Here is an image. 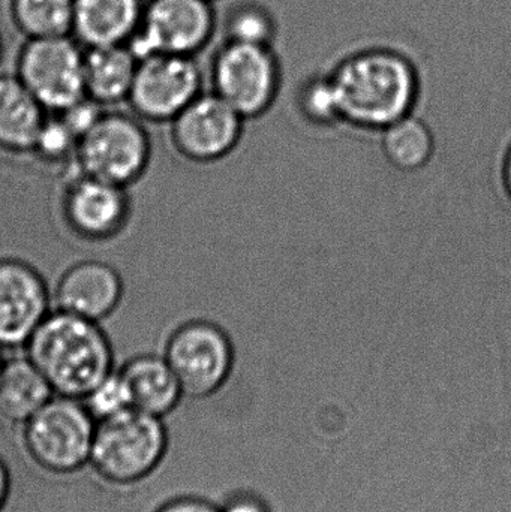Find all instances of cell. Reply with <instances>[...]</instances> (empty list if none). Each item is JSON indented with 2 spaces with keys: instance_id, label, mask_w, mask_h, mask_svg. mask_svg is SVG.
<instances>
[{
  "instance_id": "5",
  "label": "cell",
  "mask_w": 511,
  "mask_h": 512,
  "mask_svg": "<svg viewBox=\"0 0 511 512\" xmlns=\"http://www.w3.org/2000/svg\"><path fill=\"white\" fill-rule=\"evenodd\" d=\"M212 92L224 99L246 122L272 110L281 93L282 65L269 45L227 41L210 66Z\"/></svg>"
},
{
  "instance_id": "1",
  "label": "cell",
  "mask_w": 511,
  "mask_h": 512,
  "mask_svg": "<svg viewBox=\"0 0 511 512\" xmlns=\"http://www.w3.org/2000/svg\"><path fill=\"white\" fill-rule=\"evenodd\" d=\"M329 74L342 123L348 128L378 134L413 114L419 104V69L396 48H357L342 57Z\"/></svg>"
},
{
  "instance_id": "3",
  "label": "cell",
  "mask_w": 511,
  "mask_h": 512,
  "mask_svg": "<svg viewBox=\"0 0 511 512\" xmlns=\"http://www.w3.org/2000/svg\"><path fill=\"white\" fill-rule=\"evenodd\" d=\"M168 447L164 418L131 408L96 423L89 465L111 486H134L161 466Z\"/></svg>"
},
{
  "instance_id": "15",
  "label": "cell",
  "mask_w": 511,
  "mask_h": 512,
  "mask_svg": "<svg viewBox=\"0 0 511 512\" xmlns=\"http://www.w3.org/2000/svg\"><path fill=\"white\" fill-rule=\"evenodd\" d=\"M143 11L144 0H74L71 36L83 48L126 45Z\"/></svg>"
},
{
  "instance_id": "26",
  "label": "cell",
  "mask_w": 511,
  "mask_h": 512,
  "mask_svg": "<svg viewBox=\"0 0 511 512\" xmlns=\"http://www.w3.org/2000/svg\"><path fill=\"white\" fill-rule=\"evenodd\" d=\"M102 114H104L102 105L86 96V98L80 99V101L72 104L71 107L63 110L62 113H57V116L71 129L72 134L80 140L98 122Z\"/></svg>"
},
{
  "instance_id": "8",
  "label": "cell",
  "mask_w": 511,
  "mask_h": 512,
  "mask_svg": "<svg viewBox=\"0 0 511 512\" xmlns=\"http://www.w3.org/2000/svg\"><path fill=\"white\" fill-rule=\"evenodd\" d=\"M215 30L210 0H150L126 45L138 60L155 54L195 57L210 44Z\"/></svg>"
},
{
  "instance_id": "32",
  "label": "cell",
  "mask_w": 511,
  "mask_h": 512,
  "mask_svg": "<svg viewBox=\"0 0 511 512\" xmlns=\"http://www.w3.org/2000/svg\"><path fill=\"white\" fill-rule=\"evenodd\" d=\"M2 56H3V39H2V35H0V60H2Z\"/></svg>"
},
{
  "instance_id": "7",
  "label": "cell",
  "mask_w": 511,
  "mask_h": 512,
  "mask_svg": "<svg viewBox=\"0 0 511 512\" xmlns=\"http://www.w3.org/2000/svg\"><path fill=\"white\" fill-rule=\"evenodd\" d=\"M165 360L179 379L185 397L207 399L218 393L234 370L236 348L221 325L191 319L167 337Z\"/></svg>"
},
{
  "instance_id": "17",
  "label": "cell",
  "mask_w": 511,
  "mask_h": 512,
  "mask_svg": "<svg viewBox=\"0 0 511 512\" xmlns=\"http://www.w3.org/2000/svg\"><path fill=\"white\" fill-rule=\"evenodd\" d=\"M47 111L17 75L0 74V150L32 153Z\"/></svg>"
},
{
  "instance_id": "13",
  "label": "cell",
  "mask_w": 511,
  "mask_h": 512,
  "mask_svg": "<svg viewBox=\"0 0 511 512\" xmlns=\"http://www.w3.org/2000/svg\"><path fill=\"white\" fill-rule=\"evenodd\" d=\"M62 215L69 230L89 242L119 236L131 216L128 188L78 173L66 186Z\"/></svg>"
},
{
  "instance_id": "30",
  "label": "cell",
  "mask_w": 511,
  "mask_h": 512,
  "mask_svg": "<svg viewBox=\"0 0 511 512\" xmlns=\"http://www.w3.org/2000/svg\"><path fill=\"white\" fill-rule=\"evenodd\" d=\"M504 186L511 197V149L507 153L506 162H504Z\"/></svg>"
},
{
  "instance_id": "27",
  "label": "cell",
  "mask_w": 511,
  "mask_h": 512,
  "mask_svg": "<svg viewBox=\"0 0 511 512\" xmlns=\"http://www.w3.org/2000/svg\"><path fill=\"white\" fill-rule=\"evenodd\" d=\"M155 512H222V508L209 499L179 496L164 502Z\"/></svg>"
},
{
  "instance_id": "10",
  "label": "cell",
  "mask_w": 511,
  "mask_h": 512,
  "mask_svg": "<svg viewBox=\"0 0 511 512\" xmlns=\"http://www.w3.org/2000/svg\"><path fill=\"white\" fill-rule=\"evenodd\" d=\"M203 93L195 57L155 54L138 62L128 102L141 120L171 123Z\"/></svg>"
},
{
  "instance_id": "18",
  "label": "cell",
  "mask_w": 511,
  "mask_h": 512,
  "mask_svg": "<svg viewBox=\"0 0 511 512\" xmlns=\"http://www.w3.org/2000/svg\"><path fill=\"white\" fill-rule=\"evenodd\" d=\"M84 50L86 95L102 107L128 101L140 62L128 45Z\"/></svg>"
},
{
  "instance_id": "2",
  "label": "cell",
  "mask_w": 511,
  "mask_h": 512,
  "mask_svg": "<svg viewBox=\"0 0 511 512\" xmlns=\"http://www.w3.org/2000/svg\"><path fill=\"white\" fill-rule=\"evenodd\" d=\"M26 357L56 396L83 400L114 372V351L99 322L54 310L26 343Z\"/></svg>"
},
{
  "instance_id": "23",
  "label": "cell",
  "mask_w": 511,
  "mask_h": 512,
  "mask_svg": "<svg viewBox=\"0 0 511 512\" xmlns=\"http://www.w3.org/2000/svg\"><path fill=\"white\" fill-rule=\"evenodd\" d=\"M225 33H227L225 36L227 41L273 47L276 20L272 12L261 3H239L228 14Z\"/></svg>"
},
{
  "instance_id": "31",
  "label": "cell",
  "mask_w": 511,
  "mask_h": 512,
  "mask_svg": "<svg viewBox=\"0 0 511 512\" xmlns=\"http://www.w3.org/2000/svg\"><path fill=\"white\" fill-rule=\"evenodd\" d=\"M3 349L0 348V373H2L3 366H5V358H3Z\"/></svg>"
},
{
  "instance_id": "6",
  "label": "cell",
  "mask_w": 511,
  "mask_h": 512,
  "mask_svg": "<svg viewBox=\"0 0 511 512\" xmlns=\"http://www.w3.org/2000/svg\"><path fill=\"white\" fill-rule=\"evenodd\" d=\"M150 158L152 141L143 123L129 114L104 111L78 140L75 164L84 176L129 188L144 176Z\"/></svg>"
},
{
  "instance_id": "21",
  "label": "cell",
  "mask_w": 511,
  "mask_h": 512,
  "mask_svg": "<svg viewBox=\"0 0 511 512\" xmlns=\"http://www.w3.org/2000/svg\"><path fill=\"white\" fill-rule=\"evenodd\" d=\"M74 0H11V18L27 39L71 36Z\"/></svg>"
},
{
  "instance_id": "29",
  "label": "cell",
  "mask_w": 511,
  "mask_h": 512,
  "mask_svg": "<svg viewBox=\"0 0 511 512\" xmlns=\"http://www.w3.org/2000/svg\"><path fill=\"white\" fill-rule=\"evenodd\" d=\"M11 487V472H9L5 460L0 457V512H3L6 504H8L9 496H11Z\"/></svg>"
},
{
  "instance_id": "20",
  "label": "cell",
  "mask_w": 511,
  "mask_h": 512,
  "mask_svg": "<svg viewBox=\"0 0 511 512\" xmlns=\"http://www.w3.org/2000/svg\"><path fill=\"white\" fill-rule=\"evenodd\" d=\"M384 159L402 173L425 170L435 155V137L431 126L416 114L404 117L378 132Z\"/></svg>"
},
{
  "instance_id": "25",
  "label": "cell",
  "mask_w": 511,
  "mask_h": 512,
  "mask_svg": "<svg viewBox=\"0 0 511 512\" xmlns=\"http://www.w3.org/2000/svg\"><path fill=\"white\" fill-rule=\"evenodd\" d=\"M83 402L96 421L114 417V415L132 408L128 387H126L119 370L117 372L114 370L107 378L102 379L84 397Z\"/></svg>"
},
{
  "instance_id": "11",
  "label": "cell",
  "mask_w": 511,
  "mask_h": 512,
  "mask_svg": "<svg viewBox=\"0 0 511 512\" xmlns=\"http://www.w3.org/2000/svg\"><path fill=\"white\" fill-rule=\"evenodd\" d=\"M245 123L224 99L203 92L170 123L171 143L188 161L215 164L237 149Z\"/></svg>"
},
{
  "instance_id": "9",
  "label": "cell",
  "mask_w": 511,
  "mask_h": 512,
  "mask_svg": "<svg viewBox=\"0 0 511 512\" xmlns=\"http://www.w3.org/2000/svg\"><path fill=\"white\" fill-rule=\"evenodd\" d=\"M84 51L71 36L27 39L15 75L47 113H62L87 96Z\"/></svg>"
},
{
  "instance_id": "22",
  "label": "cell",
  "mask_w": 511,
  "mask_h": 512,
  "mask_svg": "<svg viewBox=\"0 0 511 512\" xmlns=\"http://www.w3.org/2000/svg\"><path fill=\"white\" fill-rule=\"evenodd\" d=\"M300 116L317 128H336L344 125L339 111L338 96L329 72L314 75L300 86L297 93Z\"/></svg>"
},
{
  "instance_id": "24",
  "label": "cell",
  "mask_w": 511,
  "mask_h": 512,
  "mask_svg": "<svg viewBox=\"0 0 511 512\" xmlns=\"http://www.w3.org/2000/svg\"><path fill=\"white\" fill-rule=\"evenodd\" d=\"M77 146L78 138L72 134L71 129L62 122V119L54 114L53 117H47L42 125L32 155L44 164L56 167L71 161L75 162Z\"/></svg>"
},
{
  "instance_id": "28",
  "label": "cell",
  "mask_w": 511,
  "mask_h": 512,
  "mask_svg": "<svg viewBox=\"0 0 511 512\" xmlns=\"http://www.w3.org/2000/svg\"><path fill=\"white\" fill-rule=\"evenodd\" d=\"M222 512H272L269 504L257 493H233L222 505Z\"/></svg>"
},
{
  "instance_id": "12",
  "label": "cell",
  "mask_w": 511,
  "mask_h": 512,
  "mask_svg": "<svg viewBox=\"0 0 511 512\" xmlns=\"http://www.w3.org/2000/svg\"><path fill=\"white\" fill-rule=\"evenodd\" d=\"M51 295L29 262L0 258V348H24L50 313Z\"/></svg>"
},
{
  "instance_id": "16",
  "label": "cell",
  "mask_w": 511,
  "mask_h": 512,
  "mask_svg": "<svg viewBox=\"0 0 511 512\" xmlns=\"http://www.w3.org/2000/svg\"><path fill=\"white\" fill-rule=\"evenodd\" d=\"M131 396L132 408L165 418L182 402L179 379L164 355L138 354L119 369Z\"/></svg>"
},
{
  "instance_id": "14",
  "label": "cell",
  "mask_w": 511,
  "mask_h": 512,
  "mask_svg": "<svg viewBox=\"0 0 511 512\" xmlns=\"http://www.w3.org/2000/svg\"><path fill=\"white\" fill-rule=\"evenodd\" d=\"M123 297V280L113 265L87 259L66 268L54 289L57 310L101 322L114 313Z\"/></svg>"
},
{
  "instance_id": "33",
  "label": "cell",
  "mask_w": 511,
  "mask_h": 512,
  "mask_svg": "<svg viewBox=\"0 0 511 512\" xmlns=\"http://www.w3.org/2000/svg\"><path fill=\"white\" fill-rule=\"evenodd\" d=\"M144 2H150V0H144Z\"/></svg>"
},
{
  "instance_id": "19",
  "label": "cell",
  "mask_w": 511,
  "mask_h": 512,
  "mask_svg": "<svg viewBox=\"0 0 511 512\" xmlns=\"http://www.w3.org/2000/svg\"><path fill=\"white\" fill-rule=\"evenodd\" d=\"M45 376L27 357L5 361L0 373V418L23 426L51 397Z\"/></svg>"
},
{
  "instance_id": "4",
  "label": "cell",
  "mask_w": 511,
  "mask_h": 512,
  "mask_svg": "<svg viewBox=\"0 0 511 512\" xmlns=\"http://www.w3.org/2000/svg\"><path fill=\"white\" fill-rule=\"evenodd\" d=\"M96 423L83 400L53 396L23 424L24 450L48 474H75L90 463Z\"/></svg>"
},
{
  "instance_id": "34",
  "label": "cell",
  "mask_w": 511,
  "mask_h": 512,
  "mask_svg": "<svg viewBox=\"0 0 511 512\" xmlns=\"http://www.w3.org/2000/svg\"><path fill=\"white\" fill-rule=\"evenodd\" d=\"M210 2H215V0H210Z\"/></svg>"
}]
</instances>
